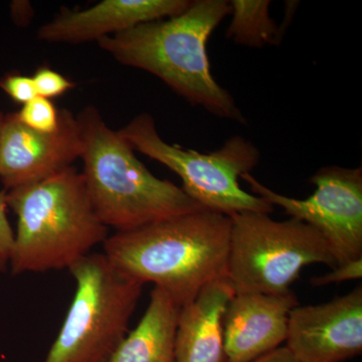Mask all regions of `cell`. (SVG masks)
<instances>
[{
    "label": "cell",
    "mask_w": 362,
    "mask_h": 362,
    "mask_svg": "<svg viewBox=\"0 0 362 362\" xmlns=\"http://www.w3.org/2000/svg\"><path fill=\"white\" fill-rule=\"evenodd\" d=\"M21 123L39 132L52 133L59 128V110L51 100L37 96L16 113Z\"/></svg>",
    "instance_id": "2e32d148"
},
{
    "label": "cell",
    "mask_w": 362,
    "mask_h": 362,
    "mask_svg": "<svg viewBox=\"0 0 362 362\" xmlns=\"http://www.w3.org/2000/svg\"><path fill=\"white\" fill-rule=\"evenodd\" d=\"M118 132L134 151L180 176L183 192L202 209L226 216L245 211L273 213L270 204L240 187V176L251 173L261 159L259 149L243 136H233L220 149L201 153L162 139L148 113L136 116Z\"/></svg>",
    "instance_id": "5b68a950"
},
{
    "label": "cell",
    "mask_w": 362,
    "mask_h": 362,
    "mask_svg": "<svg viewBox=\"0 0 362 362\" xmlns=\"http://www.w3.org/2000/svg\"><path fill=\"white\" fill-rule=\"evenodd\" d=\"M86 188L98 218L117 232L201 211L182 188L152 175L94 106L77 116Z\"/></svg>",
    "instance_id": "277c9868"
},
{
    "label": "cell",
    "mask_w": 362,
    "mask_h": 362,
    "mask_svg": "<svg viewBox=\"0 0 362 362\" xmlns=\"http://www.w3.org/2000/svg\"><path fill=\"white\" fill-rule=\"evenodd\" d=\"M6 201L18 216L9 267L13 275L70 269L109 237L84 175L74 166L8 190Z\"/></svg>",
    "instance_id": "3957f363"
},
{
    "label": "cell",
    "mask_w": 362,
    "mask_h": 362,
    "mask_svg": "<svg viewBox=\"0 0 362 362\" xmlns=\"http://www.w3.org/2000/svg\"><path fill=\"white\" fill-rule=\"evenodd\" d=\"M4 114L0 111V127H1L2 120H4Z\"/></svg>",
    "instance_id": "7402d4cb"
},
{
    "label": "cell",
    "mask_w": 362,
    "mask_h": 362,
    "mask_svg": "<svg viewBox=\"0 0 362 362\" xmlns=\"http://www.w3.org/2000/svg\"><path fill=\"white\" fill-rule=\"evenodd\" d=\"M232 23L226 30V39L249 47L280 44L286 32V20L279 28L271 18L269 0H232Z\"/></svg>",
    "instance_id": "9a60e30c"
},
{
    "label": "cell",
    "mask_w": 362,
    "mask_h": 362,
    "mask_svg": "<svg viewBox=\"0 0 362 362\" xmlns=\"http://www.w3.org/2000/svg\"><path fill=\"white\" fill-rule=\"evenodd\" d=\"M230 218L201 209L127 232L103 243L104 255L126 277L153 283L178 306L228 277Z\"/></svg>",
    "instance_id": "6da1fadb"
},
{
    "label": "cell",
    "mask_w": 362,
    "mask_h": 362,
    "mask_svg": "<svg viewBox=\"0 0 362 362\" xmlns=\"http://www.w3.org/2000/svg\"><path fill=\"white\" fill-rule=\"evenodd\" d=\"M180 307L154 287L144 315L106 362H175Z\"/></svg>",
    "instance_id": "5bb4252c"
},
{
    "label": "cell",
    "mask_w": 362,
    "mask_h": 362,
    "mask_svg": "<svg viewBox=\"0 0 362 362\" xmlns=\"http://www.w3.org/2000/svg\"><path fill=\"white\" fill-rule=\"evenodd\" d=\"M299 305L285 295L235 293L223 314L226 362H252L285 343L290 312Z\"/></svg>",
    "instance_id": "8fae6325"
},
{
    "label": "cell",
    "mask_w": 362,
    "mask_h": 362,
    "mask_svg": "<svg viewBox=\"0 0 362 362\" xmlns=\"http://www.w3.org/2000/svg\"><path fill=\"white\" fill-rule=\"evenodd\" d=\"M252 192L320 233L337 265L362 258V168L325 166L312 176L313 194L299 199L274 192L251 175L240 176Z\"/></svg>",
    "instance_id": "ba28073f"
},
{
    "label": "cell",
    "mask_w": 362,
    "mask_h": 362,
    "mask_svg": "<svg viewBox=\"0 0 362 362\" xmlns=\"http://www.w3.org/2000/svg\"><path fill=\"white\" fill-rule=\"evenodd\" d=\"M7 192L0 190V273L11 267L14 247V232L7 218Z\"/></svg>",
    "instance_id": "ac0fdd59"
},
{
    "label": "cell",
    "mask_w": 362,
    "mask_h": 362,
    "mask_svg": "<svg viewBox=\"0 0 362 362\" xmlns=\"http://www.w3.org/2000/svg\"><path fill=\"white\" fill-rule=\"evenodd\" d=\"M69 270L75 296L45 362H106L127 334L144 285L104 254L87 255Z\"/></svg>",
    "instance_id": "8992f818"
},
{
    "label": "cell",
    "mask_w": 362,
    "mask_h": 362,
    "mask_svg": "<svg viewBox=\"0 0 362 362\" xmlns=\"http://www.w3.org/2000/svg\"><path fill=\"white\" fill-rule=\"evenodd\" d=\"M32 78L37 96L45 99L61 96L76 86L58 71L47 66H42L37 70Z\"/></svg>",
    "instance_id": "e0dca14e"
},
{
    "label": "cell",
    "mask_w": 362,
    "mask_h": 362,
    "mask_svg": "<svg viewBox=\"0 0 362 362\" xmlns=\"http://www.w3.org/2000/svg\"><path fill=\"white\" fill-rule=\"evenodd\" d=\"M190 0H104L84 11L62 8L37 30L47 42L81 44L126 32L143 23L173 18L192 6Z\"/></svg>",
    "instance_id": "7c38bea8"
},
{
    "label": "cell",
    "mask_w": 362,
    "mask_h": 362,
    "mask_svg": "<svg viewBox=\"0 0 362 362\" xmlns=\"http://www.w3.org/2000/svg\"><path fill=\"white\" fill-rule=\"evenodd\" d=\"M362 277V258L347 262L332 269L323 276H315L309 280L313 287L341 283L345 281L359 280Z\"/></svg>",
    "instance_id": "ffe728a7"
},
{
    "label": "cell",
    "mask_w": 362,
    "mask_h": 362,
    "mask_svg": "<svg viewBox=\"0 0 362 362\" xmlns=\"http://www.w3.org/2000/svg\"><path fill=\"white\" fill-rule=\"evenodd\" d=\"M235 290L230 279L206 285L181 307L175 337V362H226L223 320Z\"/></svg>",
    "instance_id": "4fadbf2b"
},
{
    "label": "cell",
    "mask_w": 362,
    "mask_h": 362,
    "mask_svg": "<svg viewBox=\"0 0 362 362\" xmlns=\"http://www.w3.org/2000/svg\"><path fill=\"white\" fill-rule=\"evenodd\" d=\"M77 117L59 109V125L52 133L30 129L16 113L4 115L0 127V180L6 192L30 185L70 168L82 156Z\"/></svg>",
    "instance_id": "9c48e42d"
},
{
    "label": "cell",
    "mask_w": 362,
    "mask_h": 362,
    "mask_svg": "<svg viewBox=\"0 0 362 362\" xmlns=\"http://www.w3.org/2000/svg\"><path fill=\"white\" fill-rule=\"evenodd\" d=\"M230 13L226 0H197L178 16L97 42L119 63L148 71L194 106L245 125L246 117L232 94L214 80L206 49L209 35Z\"/></svg>",
    "instance_id": "7a4b0ae2"
},
{
    "label": "cell",
    "mask_w": 362,
    "mask_h": 362,
    "mask_svg": "<svg viewBox=\"0 0 362 362\" xmlns=\"http://www.w3.org/2000/svg\"><path fill=\"white\" fill-rule=\"evenodd\" d=\"M252 362H297L285 346L279 347L266 356Z\"/></svg>",
    "instance_id": "44dd1931"
},
{
    "label": "cell",
    "mask_w": 362,
    "mask_h": 362,
    "mask_svg": "<svg viewBox=\"0 0 362 362\" xmlns=\"http://www.w3.org/2000/svg\"><path fill=\"white\" fill-rule=\"evenodd\" d=\"M230 218L228 278L235 293L285 295L306 266L337 267L320 233L297 218L245 211Z\"/></svg>",
    "instance_id": "52a82bcc"
},
{
    "label": "cell",
    "mask_w": 362,
    "mask_h": 362,
    "mask_svg": "<svg viewBox=\"0 0 362 362\" xmlns=\"http://www.w3.org/2000/svg\"><path fill=\"white\" fill-rule=\"evenodd\" d=\"M285 347L297 362H345L362 354V286L322 304L297 305Z\"/></svg>",
    "instance_id": "30bf717a"
},
{
    "label": "cell",
    "mask_w": 362,
    "mask_h": 362,
    "mask_svg": "<svg viewBox=\"0 0 362 362\" xmlns=\"http://www.w3.org/2000/svg\"><path fill=\"white\" fill-rule=\"evenodd\" d=\"M0 88L16 103L25 105L37 96L33 78L20 74L2 78Z\"/></svg>",
    "instance_id": "d6986e66"
}]
</instances>
